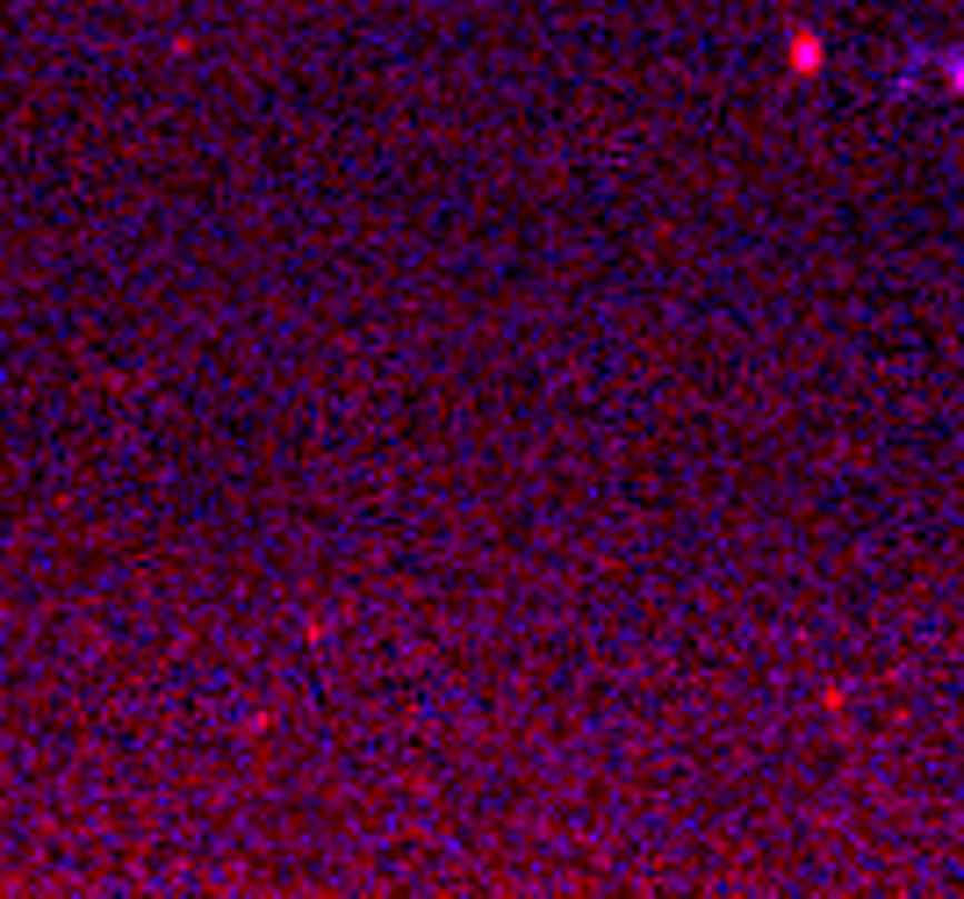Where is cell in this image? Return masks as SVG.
Returning a JSON list of instances; mask_svg holds the SVG:
<instances>
[{
  "mask_svg": "<svg viewBox=\"0 0 964 899\" xmlns=\"http://www.w3.org/2000/svg\"><path fill=\"white\" fill-rule=\"evenodd\" d=\"M943 72H951V87L964 94V58H951V66H943Z\"/></svg>",
  "mask_w": 964,
  "mask_h": 899,
  "instance_id": "cell-1",
  "label": "cell"
}]
</instances>
